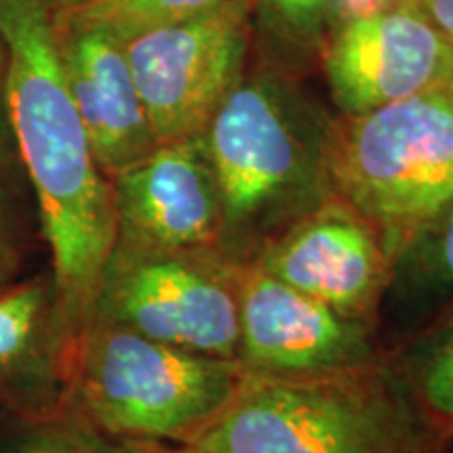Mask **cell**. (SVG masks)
I'll use <instances>...</instances> for the list:
<instances>
[{
    "label": "cell",
    "instance_id": "5",
    "mask_svg": "<svg viewBox=\"0 0 453 453\" xmlns=\"http://www.w3.org/2000/svg\"><path fill=\"white\" fill-rule=\"evenodd\" d=\"M84 420L124 441H189L234 399L240 359L191 353L95 319L65 350Z\"/></svg>",
    "mask_w": 453,
    "mask_h": 453
},
{
    "label": "cell",
    "instance_id": "9",
    "mask_svg": "<svg viewBox=\"0 0 453 453\" xmlns=\"http://www.w3.org/2000/svg\"><path fill=\"white\" fill-rule=\"evenodd\" d=\"M240 355L248 372L311 376L370 365L372 347L353 317L294 290L252 260H231Z\"/></svg>",
    "mask_w": 453,
    "mask_h": 453
},
{
    "label": "cell",
    "instance_id": "16",
    "mask_svg": "<svg viewBox=\"0 0 453 453\" xmlns=\"http://www.w3.org/2000/svg\"><path fill=\"white\" fill-rule=\"evenodd\" d=\"M0 453H116L87 420L47 416L0 434Z\"/></svg>",
    "mask_w": 453,
    "mask_h": 453
},
{
    "label": "cell",
    "instance_id": "18",
    "mask_svg": "<svg viewBox=\"0 0 453 453\" xmlns=\"http://www.w3.org/2000/svg\"><path fill=\"white\" fill-rule=\"evenodd\" d=\"M411 252L420 254L424 267L439 281L453 283V200L411 248Z\"/></svg>",
    "mask_w": 453,
    "mask_h": 453
},
{
    "label": "cell",
    "instance_id": "7",
    "mask_svg": "<svg viewBox=\"0 0 453 453\" xmlns=\"http://www.w3.org/2000/svg\"><path fill=\"white\" fill-rule=\"evenodd\" d=\"M124 50L157 143L200 137L250 65V4L223 0L130 38Z\"/></svg>",
    "mask_w": 453,
    "mask_h": 453
},
{
    "label": "cell",
    "instance_id": "13",
    "mask_svg": "<svg viewBox=\"0 0 453 453\" xmlns=\"http://www.w3.org/2000/svg\"><path fill=\"white\" fill-rule=\"evenodd\" d=\"M257 57L304 78L330 32V0H248Z\"/></svg>",
    "mask_w": 453,
    "mask_h": 453
},
{
    "label": "cell",
    "instance_id": "25",
    "mask_svg": "<svg viewBox=\"0 0 453 453\" xmlns=\"http://www.w3.org/2000/svg\"><path fill=\"white\" fill-rule=\"evenodd\" d=\"M445 90L453 97V73H451V78H449V81H447V84H445Z\"/></svg>",
    "mask_w": 453,
    "mask_h": 453
},
{
    "label": "cell",
    "instance_id": "21",
    "mask_svg": "<svg viewBox=\"0 0 453 453\" xmlns=\"http://www.w3.org/2000/svg\"><path fill=\"white\" fill-rule=\"evenodd\" d=\"M116 453H194L191 449H183L179 451H168L162 449V447H156L154 443H145V441H124L122 445L116 447Z\"/></svg>",
    "mask_w": 453,
    "mask_h": 453
},
{
    "label": "cell",
    "instance_id": "2",
    "mask_svg": "<svg viewBox=\"0 0 453 453\" xmlns=\"http://www.w3.org/2000/svg\"><path fill=\"white\" fill-rule=\"evenodd\" d=\"M332 120L298 76L250 59L202 133L223 214L220 257L250 260L334 196L327 177Z\"/></svg>",
    "mask_w": 453,
    "mask_h": 453
},
{
    "label": "cell",
    "instance_id": "24",
    "mask_svg": "<svg viewBox=\"0 0 453 453\" xmlns=\"http://www.w3.org/2000/svg\"><path fill=\"white\" fill-rule=\"evenodd\" d=\"M4 72V49H3V42H0V76H3Z\"/></svg>",
    "mask_w": 453,
    "mask_h": 453
},
{
    "label": "cell",
    "instance_id": "22",
    "mask_svg": "<svg viewBox=\"0 0 453 453\" xmlns=\"http://www.w3.org/2000/svg\"><path fill=\"white\" fill-rule=\"evenodd\" d=\"M88 3L90 0H50V4H53V11L57 15L72 13V11L82 9L84 4H88Z\"/></svg>",
    "mask_w": 453,
    "mask_h": 453
},
{
    "label": "cell",
    "instance_id": "6",
    "mask_svg": "<svg viewBox=\"0 0 453 453\" xmlns=\"http://www.w3.org/2000/svg\"><path fill=\"white\" fill-rule=\"evenodd\" d=\"M95 319L191 353L240 355L231 260L219 254L113 248Z\"/></svg>",
    "mask_w": 453,
    "mask_h": 453
},
{
    "label": "cell",
    "instance_id": "8",
    "mask_svg": "<svg viewBox=\"0 0 453 453\" xmlns=\"http://www.w3.org/2000/svg\"><path fill=\"white\" fill-rule=\"evenodd\" d=\"M340 116H359L445 88L453 47L416 0L332 27L319 53Z\"/></svg>",
    "mask_w": 453,
    "mask_h": 453
},
{
    "label": "cell",
    "instance_id": "20",
    "mask_svg": "<svg viewBox=\"0 0 453 453\" xmlns=\"http://www.w3.org/2000/svg\"><path fill=\"white\" fill-rule=\"evenodd\" d=\"M416 3L453 47V0H416Z\"/></svg>",
    "mask_w": 453,
    "mask_h": 453
},
{
    "label": "cell",
    "instance_id": "4",
    "mask_svg": "<svg viewBox=\"0 0 453 453\" xmlns=\"http://www.w3.org/2000/svg\"><path fill=\"white\" fill-rule=\"evenodd\" d=\"M332 194L364 217L396 265L453 200V97L445 88L334 116Z\"/></svg>",
    "mask_w": 453,
    "mask_h": 453
},
{
    "label": "cell",
    "instance_id": "19",
    "mask_svg": "<svg viewBox=\"0 0 453 453\" xmlns=\"http://www.w3.org/2000/svg\"><path fill=\"white\" fill-rule=\"evenodd\" d=\"M399 3L403 0H330V30L340 24H347V21L380 13Z\"/></svg>",
    "mask_w": 453,
    "mask_h": 453
},
{
    "label": "cell",
    "instance_id": "10",
    "mask_svg": "<svg viewBox=\"0 0 453 453\" xmlns=\"http://www.w3.org/2000/svg\"><path fill=\"white\" fill-rule=\"evenodd\" d=\"M118 217L116 248L137 252L219 254L223 214L200 137L160 143L110 177Z\"/></svg>",
    "mask_w": 453,
    "mask_h": 453
},
{
    "label": "cell",
    "instance_id": "11",
    "mask_svg": "<svg viewBox=\"0 0 453 453\" xmlns=\"http://www.w3.org/2000/svg\"><path fill=\"white\" fill-rule=\"evenodd\" d=\"M250 260L353 319L373 309L395 267L373 226L336 196L269 240Z\"/></svg>",
    "mask_w": 453,
    "mask_h": 453
},
{
    "label": "cell",
    "instance_id": "3",
    "mask_svg": "<svg viewBox=\"0 0 453 453\" xmlns=\"http://www.w3.org/2000/svg\"><path fill=\"white\" fill-rule=\"evenodd\" d=\"M183 445L194 453H424L403 396L370 365L311 376L248 372Z\"/></svg>",
    "mask_w": 453,
    "mask_h": 453
},
{
    "label": "cell",
    "instance_id": "17",
    "mask_svg": "<svg viewBox=\"0 0 453 453\" xmlns=\"http://www.w3.org/2000/svg\"><path fill=\"white\" fill-rule=\"evenodd\" d=\"M418 390L428 416L453 428V321L430 349L418 378Z\"/></svg>",
    "mask_w": 453,
    "mask_h": 453
},
{
    "label": "cell",
    "instance_id": "12",
    "mask_svg": "<svg viewBox=\"0 0 453 453\" xmlns=\"http://www.w3.org/2000/svg\"><path fill=\"white\" fill-rule=\"evenodd\" d=\"M55 36L95 160L110 179L156 150L157 139L130 72L124 42L97 24L55 13Z\"/></svg>",
    "mask_w": 453,
    "mask_h": 453
},
{
    "label": "cell",
    "instance_id": "15",
    "mask_svg": "<svg viewBox=\"0 0 453 453\" xmlns=\"http://www.w3.org/2000/svg\"><path fill=\"white\" fill-rule=\"evenodd\" d=\"M47 288L27 283L0 296V376L34 353L47 324Z\"/></svg>",
    "mask_w": 453,
    "mask_h": 453
},
{
    "label": "cell",
    "instance_id": "1",
    "mask_svg": "<svg viewBox=\"0 0 453 453\" xmlns=\"http://www.w3.org/2000/svg\"><path fill=\"white\" fill-rule=\"evenodd\" d=\"M4 105L53 254L61 350L93 324L118 242L111 183L95 160L55 36L50 0H0Z\"/></svg>",
    "mask_w": 453,
    "mask_h": 453
},
{
    "label": "cell",
    "instance_id": "23",
    "mask_svg": "<svg viewBox=\"0 0 453 453\" xmlns=\"http://www.w3.org/2000/svg\"><path fill=\"white\" fill-rule=\"evenodd\" d=\"M7 105H4V88H3V76H0V150L4 143V133H7Z\"/></svg>",
    "mask_w": 453,
    "mask_h": 453
},
{
    "label": "cell",
    "instance_id": "14",
    "mask_svg": "<svg viewBox=\"0 0 453 453\" xmlns=\"http://www.w3.org/2000/svg\"><path fill=\"white\" fill-rule=\"evenodd\" d=\"M220 3L223 0H90L70 15L105 27L118 41L127 42L156 27L206 13Z\"/></svg>",
    "mask_w": 453,
    "mask_h": 453
}]
</instances>
